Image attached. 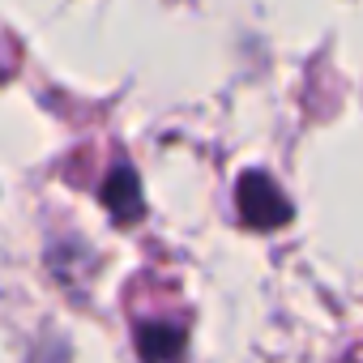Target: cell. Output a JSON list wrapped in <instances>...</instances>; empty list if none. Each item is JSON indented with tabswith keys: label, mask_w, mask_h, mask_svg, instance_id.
Returning <instances> with one entry per match:
<instances>
[{
	"label": "cell",
	"mask_w": 363,
	"mask_h": 363,
	"mask_svg": "<svg viewBox=\"0 0 363 363\" xmlns=\"http://www.w3.org/2000/svg\"><path fill=\"white\" fill-rule=\"evenodd\" d=\"M235 201H240V214L248 227H261V231H274L291 218V201L278 193V184L269 175L261 171H248L240 179V189H235Z\"/></svg>",
	"instance_id": "cell-1"
},
{
	"label": "cell",
	"mask_w": 363,
	"mask_h": 363,
	"mask_svg": "<svg viewBox=\"0 0 363 363\" xmlns=\"http://www.w3.org/2000/svg\"><path fill=\"white\" fill-rule=\"evenodd\" d=\"M103 201L116 218H137L141 214V184H137V171L133 167H116L103 184Z\"/></svg>",
	"instance_id": "cell-2"
},
{
	"label": "cell",
	"mask_w": 363,
	"mask_h": 363,
	"mask_svg": "<svg viewBox=\"0 0 363 363\" xmlns=\"http://www.w3.org/2000/svg\"><path fill=\"white\" fill-rule=\"evenodd\" d=\"M137 350L145 359H175L184 350V329L175 325H141L137 329Z\"/></svg>",
	"instance_id": "cell-3"
}]
</instances>
